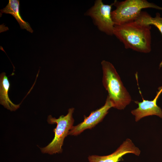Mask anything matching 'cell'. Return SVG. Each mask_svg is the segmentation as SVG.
Returning <instances> with one entry per match:
<instances>
[{
    "mask_svg": "<svg viewBox=\"0 0 162 162\" xmlns=\"http://www.w3.org/2000/svg\"><path fill=\"white\" fill-rule=\"evenodd\" d=\"M151 26L134 21L114 26L113 35L126 49L148 53L151 50Z\"/></svg>",
    "mask_w": 162,
    "mask_h": 162,
    "instance_id": "1",
    "label": "cell"
},
{
    "mask_svg": "<svg viewBox=\"0 0 162 162\" xmlns=\"http://www.w3.org/2000/svg\"><path fill=\"white\" fill-rule=\"evenodd\" d=\"M103 71V85L108 93V97L113 108L124 110L131 102L132 99L124 86L113 65L105 60L101 62Z\"/></svg>",
    "mask_w": 162,
    "mask_h": 162,
    "instance_id": "2",
    "label": "cell"
},
{
    "mask_svg": "<svg viewBox=\"0 0 162 162\" xmlns=\"http://www.w3.org/2000/svg\"><path fill=\"white\" fill-rule=\"evenodd\" d=\"M116 9L111 12L112 20L115 25L133 22L138 17L142 9L152 8L162 10V8L146 0H115Z\"/></svg>",
    "mask_w": 162,
    "mask_h": 162,
    "instance_id": "3",
    "label": "cell"
},
{
    "mask_svg": "<svg viewBox=\"0 0 162 162\" xmlns=\"http://www.w3.org/2000/svg\"><path fill=\"white\" fill-rule=\"evenodd\" d=\"M74 110V108H69L66 115H61L58 118L53 117L51 115L48 116V123L50 124H56L57 126L53 129L54 136L52 141L46 147L40 148L42 153L53 154L62 152L64 139L68 135L73 126L74 120L73 114Z\"/></svg>",
    "mask_w": 162,
    "mask_h": 162,
    "instance_id": "4",
    "label": "cell"
},
{
    "mask_svg": "<svg viewBox=\"0 0 162 162\" xmlns=\"http://www.w3.org/2000/svg\"><path fill=\"white\" fill-rule=\"evenodd\" d=\"M114 3L104 4L101 0H97L94 5L86 13L90 16L98 29L109 35H113L115 24L111 16V9Z\"/></svg>",
    "mask_w": 162,
    "mask_h": 162,
    "instance_id": "5",
    "label": "cell"
},
{
    "mask_svg": "<svg viewBox=\"0 0 162 162\" xmlns=\"http://www.w3.org/2000/svg\"><path fill=\"white\" fill-rule=\"evenodd\" d=\"M112 107H113V105L107 96L103 106L91 112L88 116H85L82 122L76 125L73 126L68 135L77 136L86 130L92 129L102 121L108 113L109 110Z\"/></svg>",
    "mask_w": 162,
    "mask_h": 162,
    "instance_id": "6",
    "label": "cell"
},
{
    "mask_svg": "<svg viewBox=\"0 0 162 162\" xmlns=\"http://www.w3.org/2000/svg\"><path fill=\"white\" fill-rule=\"evenodd\" d=\"M141 152L140 149L136 146L132 140L127 139L112 154L105 156H89V162H118L122 157L128 154H132L139 156Z\"/></svg>",
    "mask_w": 162,
    "mask_h": 162,
    "instance_id": "7",
    "label": "cell"
},
{
    "mask_svg": "<svg viewBox=\"0 0 162 162\" xmlns=\"http://www.w3.org/2000/svg\"><path fill=\"white\" fill-rule=\"evenodd\" d=\"M162 92V87L160 88L156 97L152 100H146L143 98L142 102L135 101L138 105V107L132 110L131 113L135 116L136 122L143 118L150 116L155 115L162 118V110L157 104V99Z\"/></svg>",
    "mask_w": 162,
    "mask_h": 162,
    "instance_id": "8",
    "label": "cell"
},
{
    "mask_svg": "<svg viewBox=\"0 0 162 162\" xmlns=\"http://www.w3.org/2000/svg\"><path fill=\"white\" fill-rule=\"evenodd\" d=\"M10 83L4 72L1 73L0 76V103L1 104L10 111H14L20 107V104H15L9 99L8 92Z\"/></svg>",
    "mask_w": 162,
    "mask_h": 162,
    "instance_id": "9",
    "label": "cell"
},
{
    "mask_svg": "<svg viewBox=\"0 0 162 162\" xmlns=\"http://www.w3.org/2000/svg\"><path fill=\"white\" fill-rule=\"evenodd\" d=\"M20 0H9L6 7L0 10L1 13L10 14L14 16L22 29H25L31 33L33 31L29 23L24 21L21 17L19 10Z\"/></svg>",
    "mask_w": 162,
    "mask_h": 162,
    "instance_id": "10",
    "label": "cell"
},
{
    "mask_svg": "<svg viewBox=\"0 0 162 162\" xmlns=\"http://www.w3.org/2000/svg\"><path fill=\"white\" fill-rule=\"evenodd\" d=\"M134 21L145 25H154L158 29L162 35V17L160 16L159 13H157L155 16L153 17L147 12L142 11ZM162 66V61L160 66Z\"/></svg>",
    "mask_w": 162,
    "mask_h": 162,
    "instance_id": "11",
    "label": "cell"
}]
</instances>
